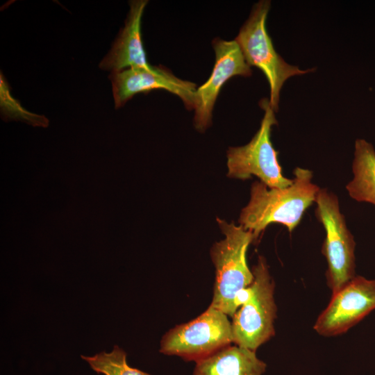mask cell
I'll use <instances>...</instances> for the list:
<instances>
[{
    "mask_svg": "<svg viewBox=\"0 0 375 375\" xmlns=\"http://www.w3.org/2000/svg\"><path fill=\"white\" fill-rule=\"evenodd\" d=\"M1 111L7 119L20 120L36 126H48L49 121L44 115L30 112L12 97L4 76H0Z\"/></svg>",
    "mask_w": 375,
    "mask_h": 375,
    "instance_id": "obj_15",
    "label": "cell"
},
{
    "mask_svg": "<svg viewBox=\"0 0 375 375\" xmlns=\"http://www.w3.org/2000/svg\"><path fill=\"white\" fill-rule=\"evenodd\" d=\"M251 271L252 283L237 296L238 310L232 317L231 327L233 343L256 351L275 334L277 306L275 283L266 259L259 256Z\"/></svg>",
    "mask_w": 375,
    "mask_h": 375,
    "instance_id": "obj_2",
    "label": "cell"
},
{
    "mask_svg": "<svg viewBox=\"0 0 375 375\" xmlns=\"http://www.w3.org/2000/svg\"><path fill=\"white\" fill-rule=\"evenodd\" d=\"M225 238L212 246L210 254L215 268V281L210 306L233 317L238 310L239 292L253 281V275L247 263L246 253L254 240L251 231L217 219Z\"/></svg>",
    "mask_w": 375,
    "mask_h": 375,
    "instance_id": "obj_3",
    "label": "cell"
},
{
    "mask_svg": "<svg viewBox=\"0 0 375 375\" xmlns=\"http://www.w3.org/2000/svg\"><path fill=\"white\" fill-rule=\"evenodd\" d=\"M315 203V217L326 233L322 253L327 262L326 283L333 294L356 276V242L333 192L320 188Z\"/></svg>",
    "mask_w": 375,
    "mask_h": 375,
    "instance_id": "obj_5",
    "label": "cell"
},
{
    "mask_svg": "<svg viewBox=\"0 0 375 375\" xmlns=\"http://www.w3.org/2000/svg\"><path fill=\"white\" fill-rule=\"evenodd\" d=\"M97 374L103 375H151L127 363L126 353L117 345L107 353L102 351L93 356H81Z\"/></svg>",
    "mask_w": 375,
    "mask_h": 375,
    "instance_id": "obj_14",
    "label": "cell"
},
{
    "mask_svg": "<svg viewBox=\"0 0 375 375\" xmlns=\"http://www.w3.org/2000/svg\"><path fill=\"white\" fill-rule=\"evenodd\" d=\"M231 343L233 337L228 315L209 306L193 320L168 331L160 340L159 351L196 362Z\"/></svg>",
    "mask_w": 375,
    "mask_h": 375,
    "instance_id": "obj_7",
    "label": "cell"
},
{
    "mask_svg": "<svg viewBox=\"0 0 375 375\" xmlns=\"http://www.w3.org/2000/svg\"><path fill=\"white\" fill-rule=\"evenodd\" d=\"M259 105L264 110L260 128L248 144L228 149L227 176L241 180L256 176L269 188H287L293 180L283 176L278 151L271 141L272 128L278 124L274 111L267 98Z\"/></svg>",
    "mask_w": 375,
    "mask_h": 375,
    "instance_id": "obj_6",
    "label": "cell"
},
{
    "mask_svg": "<svg viewBox=\"0 0 375 375\" xmlns=\"http://www.w3.org/2000/svg\"><path fill=\"white\" fill-rule=\"evenodd\" d=\"M271 3H256L248 19L240 29L235 41L249 66L260 69L269 85V105L278 110L279 95L284 83L290 77L311 72L314 69H301L286 62L276 51L266 28V20Z\"/></svg>",
    "mask_w": 375,
    "mask_h": 375,
    "instance_id": "obj_4",
    "label": "cell"
},
{
    "mask_svg": "<svg viewBox=\"0 0 375 375\" xmlns=\"http://www.w3.org/2000/svg\"><path fill=\"white\" fill-rule=\"evenodd\" d=\"M293 174L292 185L284 188H269L260 181L252 183L250 200L240 212L239 223L252 232L254 240L272 223L281 224L292 232L315 202L320 188L312 182V172L297 167Z\"/></svg>",
    "mask_w": 375,
    "mask_h": 375,
    "instance_id": "obj_1",
    "label": "cell"
},
{
    "mask_svg": "<svg viewBox=\"0 0 375 375\" xmlns=\"http://www.w3.org/2000/svg\"><path fill=\"white\" fill-rule=\"evenodd\" d=\"M352 171L353 178L346 185L349 195L375 206V149L364 139L355 142Z\"/></svg>",
    "mask_w": 375,
    "mask_h": 375,
    "instance_id": "obj_13",
    "label": "cell"
},
{
    "mask_svg": "<svg viewBox=\"0 0 375 375\" xmlns=\"http://www.w3.org/2000/svg\"><path fill=\"white\" fill-rule=\"evenodd\" d=\"M147 3V0L130 2L125 26L99 63L102 70L117 72L128 68L152 67L147 60L141 34L142 17Z\"/></svg>",
    "mask_w": 375,
    "mask_h": 375,
    "instance_id": "obj_11",
    "label": "cell"
},
{
    "mask_svg": "<svg viewBox=\"0 0 375 375\" xmlns=\"http://www.w3.org/2000/svg\"><path fill=\"white\" fill-rule=\"evenodd\" d=\"M212 47L215 63L212 73L196 91L194 125L199 132H203L211 124L212 110L223 85L233 76L247 77L252 74L251 66L235 40L226 41L217 38L212 41Z\"/></svg>",
    "mask_w": 375,
    "mask_h": 375,
    "instance_id": "obj_10",
    "label": "cell"
},
{
    "mask_svg": "<svg viewBox=\"0 0 375 375\" xmlns=\"http://www.w3.org/2000/svg\"><path fill=\"white\" fill-rule=\"evenodd\" d=\"M266 369L255 351L231 344L196 362L192 375H263Z\"/></svg>",
    "mask_w": 375,
    "mask_h": 375,
    "instance_id": "obj_12",
    "label": "cell"
},
{
    "mask_svg": "<svg viewBox=\"0 0 375 375\" xmlns=\"http://www.w3.org/2000/svg\"><path fill=\"white\" fill-rule=\"evenodd\" d=\"M374 310L375 279L356 275L332 294L313 328L322 336H337L346 333Z\"/></svg>",
    "mask_w": 375,
    "mask_h": 375,
    "instance_id": "obj_8",
    "label": "cell"
},
{
    "mask_svg": "<svg viewBox=\"0 0 375 375\" xmlns=\"http://www.w3.org/2000/svg\"><path fill=\"white\" fill-rule=\"evenodd\" d=\"M109 78L116 109L122 107L134 95L156 89L177 95L188 110H194L196 107V85L177 78L162 66H152L150 69L128 68L111 72Z\"/></svg>",
    "mask_w": 375,
    "mask_h": 375,
    "instance_id": "obj_9",
    "label": "cell"
}]
</instances>
